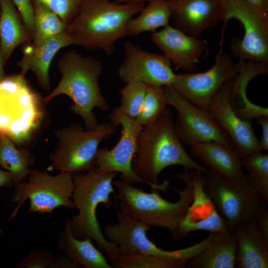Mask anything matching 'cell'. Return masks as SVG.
Returning a JSON list of instances; mask_svg holds the SVG:
<instances>
[{
    "label": "cell",
    "instance_id": "obj_29",
    "mask_svg": "<svg viewBox=\"0 0 268 268\" xmlns=\"http://www.w3.org/2000/svg\"><path fill=\"white\" fill-rule=\"evenodd\" d=\"M243 166L262 199L268 202V154L261 151L243 156Z\"/></svg>",
    "mask_w": 268,
    "mask_h": 268
},
{
    "label": "cell",
    "instance_id": "obj_15",
    "mask_svg": "<svg viewBox=\"0 0 268 268\" xmlns=\"http://www.w3.org/2000/svg\"><path fill=\"white\" fill-rule=\"evenodd\" d=\"M232 78L225 82L214 94L208 111L243 157L261 149L251 123L241 118L232 107Z\"/></svg>",
    "mask_w": 268,
    "mask_h": 268
},
{
    "label": "cell",
    "instance_id": "obj_4",
    "mask_svg": "<svg viewBox=\"0 0 268 268\" xmlns=\"http://www.w3.org/2000/svg\"><path fill=\"white\" fill-rule=\"evenodd\" d=\"M182 180L184 188H173L179 195L175 202L162 198L159 190L150 193L121 180L113 181L117 190L116 199L119 201V211L124 216L142 222L151 228L167 229L172 233L185 216L194 196L193 180L191 171L175 175Z\"/></svg>",
    "mask_w": 268,
    "mask_h": 268
},
{
    "label": "cell",
    "instance_id": "obj_11",
    "mask_svg": "<svg viewBox=\"0 0 268 268\" xmlns=\"http://www.w3.org/2000/svg\"><path fill=\"white\" fill-rule=\"evenodd\" d=\"M163 87L167 105L174 107L177 112L174 126L182 142L191 146L200 142L213 141L236 148L208 111L184 98L171 85Z\"/></svg>",
    "mask_w": 268,
    "mask_h": 268
},
{
    "label": "cell",
    "instance_id": "obj_26",
    "mask_svg": "<svg viewBox=\"0 0 268 268\" xmlns=\"http://www.w3.org/2000/svg\"><path fill=\"white\" fill-rule=\"evenodd\" d=\"M132 18L126 26V36H135L147 32H155L168 25L170 12L166 0H151Z\"/></svg>",
    "mask_w": 268,
    "mask_h": 268
},
{
    "label": "cell",
    "instance_id": "obj_35",
    "mask_svg": "<svg viewBox=\"0 0 268 268\" xmlns=\"http://www.w3.org/2000/svg\"><path fill=\"white\" fill-rule=\"evenodd\" d=\"M18 9L32 39L34 32V9L30 0H12Z\"/></svg>",
    "mask_w": 268,
    "mask_h": 268
},
{
    "label": "cell",
    "instance_id": "obj_7",
    "mask_svg": "<svg viewBox=\"0 0 268 268\" xmlns=\"http://www.w3.org/2000/svg\"><path fill=\"white\" fill-rule=\"evenodd\" d=\"M203 185L231 230L243 221L255 220L259 209L268 205L246 174L243 177H225L208 169L203 173Z\"/></svg>",
    "mask_w": 268,
    "mask_h": 268
},
{
    "label": "cell",
    "instance_id": "obj_45",
    "mask_svg": "<svg viewBox=\"0 0 268 268\" xmlns=\"http://www.w3.org/2000/svg\"></svg>",
    "mask_w": 268,
    "mask_h": 268
},
{
    "label": "cell",
    "instance_id": "obj_22",
    "mask_svg": "<svg viewBox=\"0 0 268 268\" xmlns=\"http://www.w3.org/2000/svg\"><path fill=\"white\" fill-rule=\"evenodd\" d=\"M191 154L209 167L210 170L225 177L245 175L243 157L235 148L213 141L198 143L191 146Z\"/></svg>",
    "mask_w": 268,
    "mask_h": 268
},
{
    "label": "cell",
    "instance_id": "obj_44",
    "mask_svg": "<svg viewBox=\"0 0 268 268\" xmlns=\"http://www.w3.org/2000/svg\"></svg>",
    "mask_w": 268,
    "mask_h": 268
},
{
    "label": "cell",
    "instance_id": "obj_40",
    "mask_svg": "<svg viewBox=\"0 0 268 268\" xmlns=\"http://www.w3.org/2000/svg\"><path fill=\"white\" fill-rule=\"evenodd\" d=\"M260 11L268 14V0H243Z\"/></svg>",
    "mask_w": 268,
    "mask_h": 268
},
{
    "label": "cell",
    "instance_id": "obj_32",
    "mask_svg": "<svg viewBox=\"0 0 268 268\" xmlns=\"http://www.w3.org/2000/svg\"><path fill=\"white\" fill-rule=\"evenodd\" d=\"M163 87L147 85L141 111L135 119L142 127L155 121L167 106Z\"/></svg>",
    "mask_w": 268,
    "mask_h": 268
},
{
    "label": "cell",
    "instance_id": "obj_6",
    "mask_svg": "<svg viewBox=\"0 0 268 268\" xmlns=\"http://www.w3.org/2000/svg\"><path fill=\"white\" fill-rule=\"evenodd\" d=\"M116 131V126L111 122L98 123L86 130L77 123L57 130L55 135L58 145L50 155L52 168L71 173L93 169L100 143L110 138Z\"/></svg>",
    "mask_w": 268,
    "mask_h": 268
},
{
    "label": "cell",
    "instance_id": "obj_33",
    "mask_svg": "<svg viewBox=\"0 0 268 268\" xmlns=\"http://www.w3.org/2000/svg\"><path fill=\"white\" fill-rule=\"evenodd\" d=\"M32 3H40L57 14L67 25L75 15L83 0H30Z\"/></svg>",
    "mask_w": 268,
    "mask_h": 268
},
{
    "label": "cell",
    "instance_id": "obj_13",
    "mask_svg": "<svg viewBox=\"0 0 268 268\" xmlns=\"http://www.w3.org/2000/svg\"><path fill=\"white\" fill-rule=\"evenodd\" d=\"M237 73L236 64L221 46L212 66L201 73L176 74L171 86L182 97L208 111L209 102L217 90Z\"/></svg>",
    "mask_w": 268,
    "mask_h": 268
},
{
    "label": "cell",
    "instance_id": "obj_2",
    "mask_svg": "<svg viewBox=\"0 0 268 268\" xmlns=\"http://www.w3.org/2000/svg\"><path fill=\"white\" fill-rule=\"evenodd\" d=\"M144 6L111 0H83L66 31L73 45L89 50L100 49L111 56L117 41L127 36L129 21Z\"/></svg>",
    "mask_w": 268,
    "mask_h": 268
},
{
    "label": "cell",
    "instance_id": "obj_38",
    "mask_svg": "<svg viewBox=\"0 0 268 268\" xmlns=\"http://www.w3.org/2000/svg\"><path fill=\"white\" fill-rule=\"evenodd\" d=\"M50 268H80V265L74 263L67 256L59 257L51 263Z\"/></svg>",
    "mask_w": 268,
    "mask_h": 268
},
{
    "label": "cell",
    "instance_id": "obj_21",
    "mask_svg": "<svg viewBox=\"0 0 268 268\" xmlns=\"http://www.w3.org/2000/svg\"><path fill=\"white\" fill-rule=\"evenodd\" d=\"M233 231L237 248V268H268V243L262 236L255 220L243 221Z\"/></svg>",
    "mask_w": 268,
    "mask_h": 268
},
{
    "label": "cell",
    "instance_id": "obj_14",
    "mask_svg": "<svg viewBox=\"0 0 268 268\" xmlns=\"http://www.w3.org/2000/svg\"><path fill=\"white\" fill-rule=\"evenodd\" d=\"M123 47L124 58L118 69L123 82L138 80L147 85H171L176 73L163 55L144 51L129 41L125 42Z\"/></svg>",
    "mask_w": 268,
    "mask_h": 268
},
{
    "label": "cell",
    "instance_id": "obj_5",
    "mask_svg": "<svg viewBox=\"0 0 268 268\" xmlns=\"http://www.w3.org/2000/svg\"><path fill=\"white\" fill-rule=\"evenodd\" d=\"M116 174L94 167L85 174L72 175L71 199L78 213L67 220L73 235L79 239L89 238L94 240L98 248L107 253L110 263L118 255V251L102 232L96 211L99 204L108 208L112 206L110 195L114 192L113 183Z\"/></svg>",
    "mask_w": 268,
    "mask_h": 268
},
{
    "label": "cell",
    "instance_id": "obj_10",
    "mask_svg": "<svg viewBox=\"0 0 268 268\" xmlns=\"http://www.w3.org/2000/svg\"><path fill=\"white\" fill-rule=\"evenodd\" d=\"M232 19L239 21L244 29L243 38L235 39L231 44L233 55L239 61L268 64V14L243 0H227L222 36L228 21Z\"/></svg>",
    "mask_w": 268,
    "mask_h": 268
},
{
    "label": "cell",
    "instance_id": "obj_3",
    "mask_svg": "<svg viewBox=\"0 0 268 268\" xmlns=\"http://www.w3.org/2000/svg\"><path fill=\"white\" fill-rule=\"evenodd\" d=\"M62 74L56 88L43 99L47 103L55 97L68 96L73 104L70 110L82 119L86 129L98 124L94 108L107 111L109 105L101 92L99 77L103 71L101 62L93 56H83L74 50L67 51L57 62Z\"/></svg>",
    "mask_w": 268,
    "mask_h": 268
},
{
    "label": "cell",
    "instance_id": "obj_17",
    "mask_svg": "<svg viewBox=\"0 0 268 268\" xmlns=\"http://www.w3.org/2000/svg\"><path fill=\"white\" fill-rule=\"evenodd\" d=\"M151 41L176 69L187 72L196 69L199 59L206 48V42L168 25L150 35Z\"/></svg>",
    "mask_w": 268,
    "mask_h": 268
},
{
    "label": "cell",
    "instance_id": "obj_20",
    "mask_svg": "<svg viewBox=\"0 0 268 268\" xmlns=\"http://www.w3.org/2000/svg\"><path fill=\"white\" fill-rule=\"evenodd\" d=\"M237 73L232 78L231 102L237 114L242 119L249 121L261 116H268V108L250 102L246 88L250 80L256 76L268 72V64L239 61L236 64Z\"/></svg>",
    "mask_w": 268,
    "mask_h": 268
},
{
    "label": "cell",
    "instance_id": "obj_8",
    "mask_svg": "<svg viewBox=\"0 0 268 268\" xmlns=\"http://www.w3.org/2000/svg\"><path fill=\"white\" fill-rule=\"evenodd\" d=\"M12 201L17 203L10 218L17 214L24 201L30 200L28 211L51 213L58 207H75L72 194L74 189L72 173L60 172L55 176L46 172L30 170L26 180L15 185Z\"/></svg>",
    "mask_w": 268,
    "mask_h": 268
},
{
    "label": "cell",
    "instance_id": "obj_9",
    "mask_svg": "<svg viewBox=\"0 0 268 268\" xmlns=\"http://www.w3.org/2000/svg\"><path fill=\"white\" fill-rule=\"evenodd\" d=\"M117 221L104 227V235L114 244L118 254L128 255L155 256L182 260L188 263L192 258L203 250L211 242L208 235L193 245L181 249L168 251L158 247L151 241L147 232L151 227L138 220L128 218L118 210Z\"/></svg>",
    "mask_w": 268,
    "mask_h": 268
},
{
    "label": "cell",
    "instance_id": "obj_28",
    "mask_svg": "<svg viewBox=\"0 0 268 268\" xmlns=\"http://www.w3.org/2000/svg\"><path fill=\"white\" fill-rule=\"evenodd\" d=\"M32 5L34 9L32 42H39L66 31V25L49 7L40 3H33Z\"/></svg>",
    "mask_w": 268,
    "mask_h": 268
},
{
    "label": "cell",
    "instance_id": "obj_25",
    "mask_svg": "<svg viewBox=\"0 0 268 268\" xmlns=\"http://www.w3.org/2000/svg\"><path fill=\"white\" fill-rule=\"evenodd\" d=\"M91 239H79L72 234L68 221L60 235L59 248L74 263L85 268H112L100 250Z\"/></svg>",
    "mask_w": 268,
    "mask_h": 268
},
{
    "label": "cell",
    "instance_id": "obj_19",
    "mask_svg": "<svg viewBox=\"0 0 268 268\" xmlns=\"http://www.w3.org/2000/svg\"><path fill=\"white\" fill-rule=\"evenodd\" d=\"M22 48V57L17 63L20 74L24 76L28 70L35 74L40 86L46 90L50 88L49 70L52 61L63 48L73 45L70 35L66 31L39 42L31 41Z\"/></svg>",
    "mask_w": 268,
    "mask_h": 268
},
{
    "label": "cell",
    "instance_id": "obj_24",
    "mask_svg": "<svg viewBox=\"0 0 268 268\" xmlns=\"http://www.w3.org/2000/svg\"><path fill=\"white\" fill-rule=\"evenodd\" d=\"M0 50L6 61L15 48L32 41L12 0H0Z\"/></svg>",
    "mask_w": 268,
    "mask_h": 268
},
{
    "label": "cell",
    "instance_id": "obj_1",
    "mask_svg": "<svg viewBox=\"0 0 268 268\" xmlns=\"http://www.w3.org/2000/svg\"><path fill=\"white\" fill-rule=\"evenodd\" d=\"M176 165L182 166L187 171L205 173L208 170L187 152L175 132L171 110L167 107L155 121L142 127L137 138L133 168L152 190L165 191L169 182L159 183L158 177L165 168Z\"/></svg>",
    "mask_w": 268,
    "mask_h": 268
},
{
    "label": "cell",
    "instance_id": "obj_34",
    "mask_svg": "<svg viewBox=\"0 0 268 268\" xmlns=\"http://www.w3.org/2000/svg\"><path fill=\"white\" fill-rule=\"evenodd\" d=\"M54 259L52 255L46 250L36 248L32 250L16 267L27 268H49Z\"/></svg>",
    "mask_w": 268,
    "mask_h": 268
},
{
    "label": "cell",
    "instance_id": "obj_31",
    "mask_svg": "<svg viewBox=\"0 0 268 268\" xmlns=\"http://www.w3.org/2000/svg\"><path fill=\"white\" fill-rule=\"evenodd\" d=\"M147 85L138 80L126 83L120 90V105L117 108L129 117L135 119L144 100Z\"/></svg>",
    "mask_w": 268,
    "mask_h": 268
},
{
    "label": "cell",
    "instance_id": "obj_43",
    "mask_svg": "<svg viewBox=\"0 0 268 268\" xmlns=\"http://www.w3.org/2000/svg\"><path fill=\"white\" fill-rule=\"evenodd\" d=\"M221 5L222 8V19L224 15V12L226 5L227 0H218Z\"/></svg>",
    "mask_w": 268,
    "mask_h": 268
},
{
    "label": "cell",
    "instance_id": "obj_39",
    "mask_svg": "<svg viewBox=\"0 0 268 268\" xmlns=\"http://www.w3.org/2000/svg\"><path fill=\"white\" fill-rule=\"evenodd\" d=\"M14 185L13 178L10 172L2 170L0 168V188L11 187Z\"/></svg>",
    "mask_w": 268,
    "mask_h": 268
},
{
    "label": "cell",
    "instance_id": "obj_16",
    "mask_svg": "<svg viewBox=\"0 0 268 268\" xmlns=\"http://www.w3.org/2000/svg\"><path fill=\"white\" fill-rule=\"evenodd\" d=\"M194 185L193 199L186 214L176 229L170 233L171 238L181 240L197 231L220 233L230 230L220 215L203 185V172L192 170Z\"/></svg>",
    "mask_w": 268,
    "mask_h": 268
},
{
    "label": "cell",
    "instance_id": "obj_30",
    "mask_svg": "<svg viewBox=\"0 0 268 268\" xmlns=\"http://www.w3.org/2000/svg\"><path fill=\"white\" fill-rule=\"evenodd\" d=\"M111 264L116 268H183L188 263L159 256L118 254Z\"/></svg>",
    "mask_w": 268,
    "mask_h": 268
},
{
    "label": "cell",
    "instance_id": "obj_27",
    "mask_svg": "<svg viewBox=\"0 0 268 268\" xmlns=\"http://www.w3.org/2000/svg\"><path fill=\"white\" fill-rule=\"evenodd\" d=\"M34 162L29 152L17 149L5 134H0V165L12 175L15 185L26 180Z\"/></svg>",
    "mask_w": 268,
    "mask_h": 268
},
{
    "label": "cell",
    "instance_id": "obj_36",
    "mask_svg": "<svg viewBox=\"0 0 268 268\" xmlns=\"http://www.w3.org/2000/svg\"><path fill=\"white\" fill-rule=\"evenodd\" d=\"M255 221L267 243H268V205L262 206L257 212Z\"/></svg>",
    "mask_w": 268,
    "mask_h": 268
},
{
    "label": "cell",
    "instance_id": "obj_23",
    "mask_svg": "<svg viewBox=\"0 0 268 268\" xmlns=\"http://www.w3.org/2000/svg\"><path fill=\"white\" fill-rule=\"evenodd\" d=\"M237 243L233 230L215 233L210 243L188 262L194 268H233L236 266Z\"/></svg>",
    "mask_w": 268,
    "mask_h": 268
},
{
    "label": "cell",
    "instance_id": "obj_37",
    "mask_svg": "<svg viewBox=\"0 0 268 268\" xmlns=\"http://www.w3.org/2000/svg\"><path fill=\"white\" fill-rule=\"evenodd\" d=\"M262 128V135L259 140L260 148L268 151V116H261L256 119Z\"/></svg>",
    "mask_w": 268,
    "mask_h": 268
},
{
    "label": "cell",
    "instance_id": "obj_42",
    "mask_svg": "<svg viewBox=\"0 0 268 268\" xmlns=\"http://www.w3.org/2000/svg\"><path fill=\"white\" fill-rule=\"evenodd\" d=\"M6 62L0 50V81L6 77L3 69L4 65Z\"/></svg>",
    "mask_w": 268,
    "mask_h": 268
},
{
    "label": "cell",
    "instance_id": "obj_18",
    "mask_svg": "<svg viewBox=\"0 0 268 268\" xmlns=\"http://www.w3.org/2000/svg\"><path fill=\"white\" fill-rule=\"evenodd\" d=\"M173 26L199 38L205 29L222 19V8L218 0H166Z\"/></svg>",
    "mask_w": 268,
    "mask_h": 268
},
{
    "label": "cell",
    "instance_id": "obj_41",
    "mask_svg": "<svg viewBox=\"0 0 268 268\" xmlns=\"http://www.w3.org/2000/svg\"><path fill=\"white\" fill-rule=\"evenodd\" d=\"M151 0H114V1L120 3H127L133 4H144Z\"/></svg>",
    "mask_w": 268,
    "mask_h": 268
},
{
    "label": "cell",
    "instance_id": "obj_12",
    "mask_svg": "<svg viewBox=\"0 0 268 268\" xmlns=\"http://www.w3.org/2000/svg\"><path fill=\"white\" fill-rule=\"evenodd\" d=\"M111 123L122 127L120 138L111 149L99 148L95 167L106 172H119L121 180L134 184L147 182L139 177L133 168V161L135 153L137 138L142 126L134 119L121 112L117 108L110 113Z\"/></svg>",
    "mask_w": 268,
    "mask_h": 268
}]
</instances>
